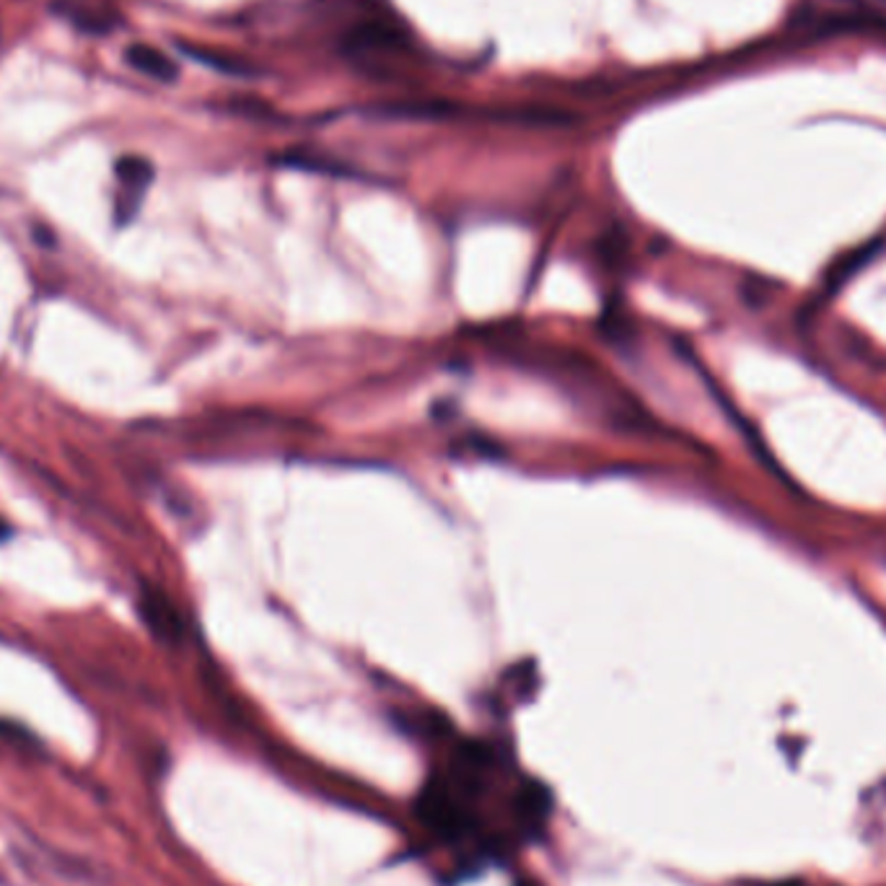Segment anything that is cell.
Returning <instances> with one entry per match:
<instances>
[{
  "label": "cell",
  "mask_w": 886,
  "mask_h": 886,
  "mask_svg": "<svg viewBox=\"0 0 886 886\" xmlns=\"http://www.w3.org/2000/svg\"><path fill=\"white\" fill-rule=\"evenodd\" d=\"M345 55L353 63L378 78L397 76L405 63H412L410 45L397 26L387 21H363L345 37Z\"/></svg>",
  "instance_id": "obj_1"
},
{
  "label": "cell",
  "mask_w": 886,
  "mask_h": 886,
  "mask_svg": "<svg viewBox=\"0 0 886 886\" xmlns=\"http://www.w3.org/2000/svg\"><path fill=\"white\" fill-rule=\"evenodd\" d=\"M420 817L441 838H459L467 830V811L446 783H428L420 793Z\"/></svg>",
  "instance_id": "obj_2"
},
{
  "label": "cell",
  "mask_w": 886,
  "mask_h": 886,
  "mask_svg": "<svg viewBox=\"0 0 886 886\" xmlns=\"http://www.w3.org/2000/svg\"><path fill=\"white\" fill-rule=\"evenodd\" d=\"M140 617L143 623L148 625L156 638L163 643H180L184 635V625L177 606L171 604V599L163 594V591L154 589V586H146L140 591Z\"/></svg>",
  "instance_id": "obj_3"
},
{
  "label": "cell",
  "mask_w": 886,
  "mask_h": 886,
  "mask_svg": "<svg viewBox=\"0 0 886 886\" xmlns=\"http://www.w3.org/2000/svg\"><path fill=\"white\" fill-rule=\"evenodd\" d=\"M114 174H117L120 184H123L125 195L120 200V208H117V220L120 224H127L135 216V211H138V203H140V195L148 190V184L154 182V163L148 159H143V156H123V159H117L114 163Z\"/></svg>",
  "instance_id": "obj_4"
},
{
  "label": "cell",
  "mask_w": 886,
  "mask_h": 886,
  "mask_svg": "<svg viewBox=\"0 0 886 886\" xmlns=\"http://www.w3.org/2000/svg\"><path fill=\"white\" fill-rule=\"evenodd\" d=\"M53 9L86 34H106L117 24V16L104 5H89L86 0H53Z\"/></svg>",
  "instance_id": "obj_5"
},
{
  "label": "cell",
  "mask_w": 886,
  "mask_h": 886,
  "mask_svg": "<svg viewBox=\"0 0 886 886\" xmlns=\"http://www.w3.org/2000/svg\"><path fill=\"white\" fill-rule=\"evenodd\" d=\"M125 60L130 63L135 70H140L143 76L156 78V81L161 83L177 81V76H180L177 63L151 45H130L125 49Z\"/></svg>",
  "instance_id": "obj_6"
},
{
  "label": "cell",
  "mask_w": 886,
  "mask_h": 886,
  "mask_svg": "<svg viewBox=\"0 0 886 886\" xmlns=\"http://www.w3.org/2000/svg\"><path fill=\"white\" fill-rule=\"evenodd\" d=\"M180 49L190 57V60H195V63H200V66H205V68L218 70V73H226V76H252L254 73V70L249 68L247 63L241 60V57L220 53V49L188 45V42H180Z\"/></svg>",
  "instance_id": "obj_7"
},
{
  "label": "cell",
  "mask_w": 886,
  "mask_h": 886,
  "mask_svg": "<svg viewBox=\"0 0 886 886\" xmlns=\"http://www.w3.org/2000/svg\"><path fill=\"white\" fill-rule=\"evenodd\" d=\"M500 120H509V123L516 125H537V127H566L573 125V114H566L560 110H539V106H532V110H511V112H500L496 114Z\"/></svg>",
  "instance_id": "obj_8"
},
{
  "label": "cell",
  "mask_w": 886,
  "mask_h": 886,
  "mask_svg": "<svg viewBox=\"0 0 886 886\" xmlns=\"http://www.w3.org/2000/svg\"><path fill=\"white\" fill-rule=\"evenodd\" d=\"M549 806H553V796H549V788L542 783H529L521 788L516 798V809L524 819L542 821L549 814Z\"/></svg>",
  "instance_id": "obj_9"
},
{
  "label": "cell",
  "mask_w": 886,
  "mask_h": 886,
  "mask_svg": "<svg viewBox=\"0 0 886 886\" xmlns=\"http://www.w3.org/2000/svg\"><path fill=\"white\" fill-rule=\"evenodd\" d=\"M0 736H5V739H11V741H19V745L37 747V741H34L32 734L24 731L19 724H11V720H3V718H0Z\"/></svg>",
  "instance_id": "obj_10"
},
{
  "label": "cell",
  "mask_w": 886,
  "mask_h": 886,
  "mask_svg": "<svg viewBox=\"0 0 886 886\" xmlns=\"http://www.w3.org/2000/svg\"><path fill=\"white\" fill-rule=\"evenodd\" d=\"M519 886H532V884H519Z\"/></svg>",
  "instance_id": "obj_11"
}]
</instances>
